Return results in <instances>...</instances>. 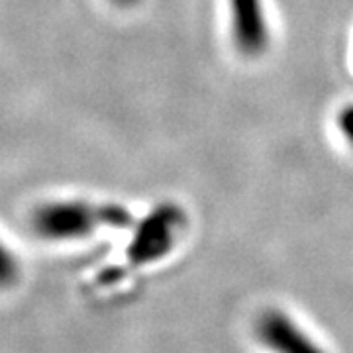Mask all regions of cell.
I'll list each match as a JSON object with an SVG mask.
<instances>
[{"label": "cell", "instance_id": "2", "mask_svg": "<svg viewBox=\"0 0 353 353\" xmlns=\"http://www.w3.org/2000/svg\"><path fill=\"white\" fill-rule=\"evenodd\" d=\"M187 226V214L173 202L155 206L138 226L128 245L126 259L134 267L155 263L163 259L176 245L181 232Z\"/></svg>", "mask_w": 353, "mask_h": 353}, {"label": "cell", "instance_id": "3", "mask_svg": "<svg viewBox=\"0 0 353 353\" xmlns=\"http://www.w3.org/2000/svg\"><path fill=\"white\" fill-rule=\"evenodd\" d=\"M232 39L240 53L248 57L263 55L269 41V20L263 0H230Z\"/></svg>", "mask_w": 353, "mask_h": 353}, {"label": "cell", "instance_id": "1", "mask_svg": "<svg viewBox=\"0 0 353 353\" xmlns=\"http://www.w3.org/2000/svg\"><path fill=\"white\" fill-rule=\"evenodd\" d=\"M130 224V210L112 202L53 201L41 204L32 214L34 232L50 241L83 240L104 228H126Z\"/></svg>", "mask_w": 353, "mask_h": 353}, {"label": "cell", "instance_id": "5", "mask_svg": "<svg viewBox=\"0 0 353 353\" xmlns=\"http://www.w3.org/2000/svg\"><path fill=\"white\" fill-rule=\"evenodd\" d=\"M20 279V263L12 250L0 240V289H10Z\"/></svg>", "mask_w": 353, "mask_h": 353}, {"label": "cell", "instance_id": "6", "mask_svg": "<svg viewBox=\"0 0 353 353\" xmlns=\"http://www.w3.org/2000/svg\"><path fill=\"white\" fill-rule=\"evenodd\" d=\"M338 126H340L341 136L353 148V104L343 106L338 114Z\"/></svg>", "mask_w": 353, "mask_h": 353}, {"label": "cell", "instance_id": "4", "mask_svg": "<svg viewBox=\"0 0 353 353\" xmlns=\"http://www.w3.org/2000/svg\"><path fill=\"white\" fill-rule=\"evenodd\" d=\"M257 340L273 353H326L290 316L267 310L255 324Z\"/></svg>", "mask_w": 353, "mask_h": 353}, {"label": "cell", "instance_id": "7", "mask_svg": "<svg viewBox=\"0 0 353 353\" xmlns=\"http://www.w3.org/2000/svg\"><path fill=\"white\" fill-rule=\"evenodd\" d=\"M114 4H120V6H132V4H138L139 0H112Z\"/></svg>", "mask_w": 353, "mask_h": 353}]
</instances>
